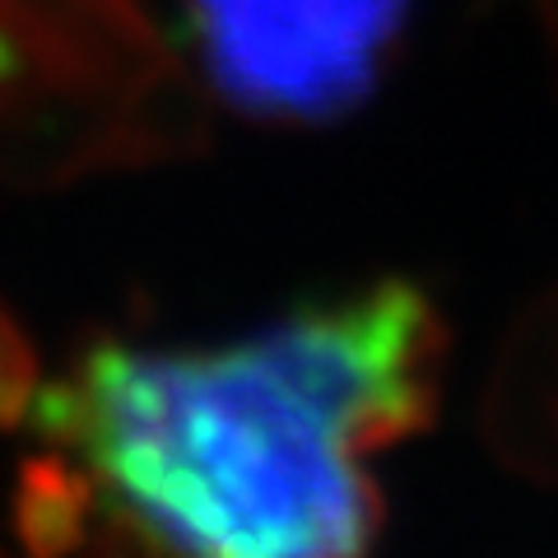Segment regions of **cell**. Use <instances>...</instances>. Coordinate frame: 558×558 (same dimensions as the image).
<instances>
[{
    "mask_svg": "<svg viewBox=\"0 0 558 558\" xmlns=\"http://www.w3.org/2000/svg\"><path fill=\"white\" fill-rule=\"evenodd\" d=\"M196 51L233 108L317 121L373 94L410 0H182Z\"/></svg>",
    "mask_w": 558,
    "mask_h": 558,
    "instance_id": "7a4b0ae2",
    "label": "cell"
},
{
    "mask_svg": "<svg viewBox=\"0 0 558 558\" xmlns=\"http://www.w3.org/2000/svg\"><path fill=\"white\" fill-rule=\"evenodd\" d=\"M442 322L405 279L303 303L209 344L102 340L38 400L98 521L209 558L368 549L373 457L424 424Z\"/></svg>",
    "mask_w": 558,
    "mask_h": 558,
    "instance_id": "6da1fadb",
    "label": "cell"
}]
</instances>
